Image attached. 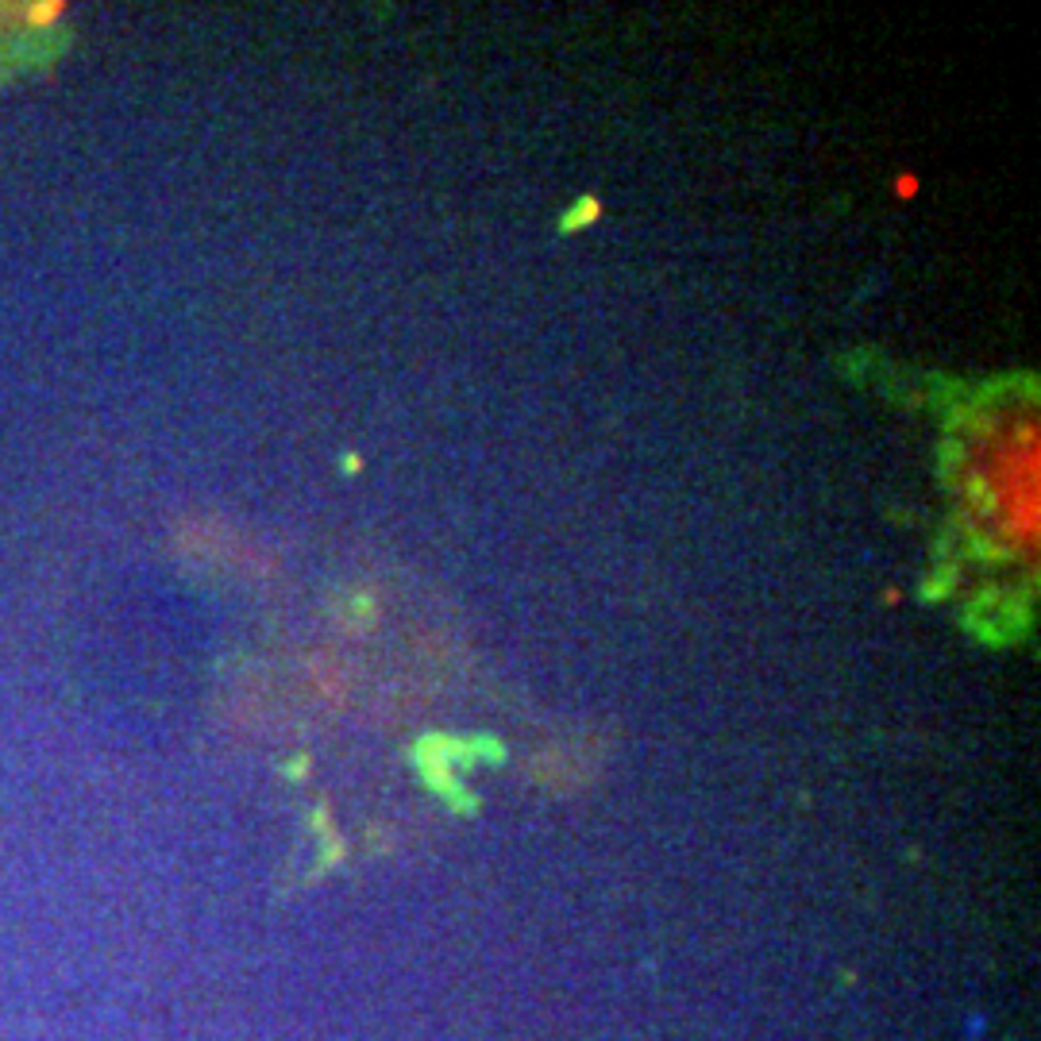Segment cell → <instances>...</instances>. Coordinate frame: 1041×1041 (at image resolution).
Returning a JSON list of instances; mask_svg holds the SVG:
<instances>
[{
    "label": "cell",
    "mask_w": 1041,
    "mask_h": 1041,
    "mask_svg": "<svg viewBox=\"0 0 1041 1041\" xmlns=\"http://www.w3.org/2000/svg\"><path fill=\"white\" fill-rule=\"evenodd\" d=\"M895 193H899L903 201L915 198V193H918V178H915V174H903L899 182H895Z\"/></svg>",
    "instance_id": "6da1fadb"
},
{
    "label": "cell",
    "mask_w": 1041,
    "mask_h": 1041,
    "mask_svg": "<svg viewBox=\"0 0 1041 1041\" xmlns=\"http://www.w3.org/2000/svg\"><path fill=\"white\" fill-rule=\"evenodd\" d=\"M964 1033H969V1041H980L987 1033V1018L984 1015H972L969 1022H964Z\"/></svg>",
    "instance_id": "7a4b0ae2"
}]
</instances>
